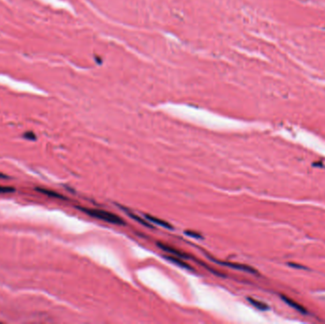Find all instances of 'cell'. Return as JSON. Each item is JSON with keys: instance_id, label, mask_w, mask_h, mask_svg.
<instances>
[{"instance_id": "12", "label": "cell", "mask_w": 325, "mask_h": 324, "mask_svg": "<svg viewBox=\"0 0 325 324\" xmlns=\"http://www.w3.org/2000/svg\"><path fill=\"white\" fill-rule=\"evenodd\" d=\"M289 265L290 266H292V267H297V268H304L303 266H301V265H297V264H292V263H289Z\"/></svg>"}, {"instance_id": "8", "label": "cell", "mask_w": 325, "mask_h": 324, "mask_svg": "<svg viewBox=\"0 0 325 324\" xmlns=\"http://www.w3.org/2000/svg\"><path fill=\"white\" fill-rule=\"evenodd\" d=\"M247 300H248V301H249L254 307H256V308L258 309V310L265 311V310L268 309V305L265 304V303H264V302H262V301H258V300H254V299H252V298H248Z\"/></svg>"}, {"instance_id": "11", "label": "cell", "mask_w": 325, "mask_h": 324, "mask_svg": "<svg viewBox=\"0 0 325 324\" xmlns=\"http://www.w3.org/2000/svg\"><path fill=\"white\" fill-rule=\"evenodd\" d=\"M24 137L28 140H32V141H35L36 140V136L35 135L34 132H31V131H28L24 134Z\"/></svg>"}, {"instance_id": "4", "label": "cell", "mask_w": 325, "mask_h": 324, "mask_svg": "<svg viewBox=\"0 0 325 324\" xmlns=\"http://www.w3.org/2000/svg\"><path fill=\"white\" fill-rule=\"evenodd\" d=\"M157 245H158L161 249H162V250H165V251L168 252L170 255H175V256L178 257V258H184V257H186L184 253L180 252L179 250H176V249H174V248H172V247H170V246H168V245H166V244H164V243L158 242Z\"/></svg>"}, {"instance_id": "13", "label": "cell", "mask_w": 325, "mask_h": 324, "mask_svg": "<svg viewBox=\"0 0 325 324\" xmlns=\"http://www.w3.org/2000/svg\"><path fill=\"white\" fill-rule=\"evenodd\" d=\"M0 178H8V176H7V175H5V174L0 173Z\"/></svg>"}, {"instance_id": "2", "label": "cell", "mask_w": 325, "mask_h": 324, "mask_svg": "<svg viewBox=\"0 0 325 324\" xmlns=\"http://www.w3.org/2000/svg\"><path fill=\"white\" fill-rule=\"evenodd\" d=\"M212 261L215 262V263H218L221 265H224V266L230 267V268H233V269H237V270H241V271H244V272H248V273H252V274H256L257 273V271L253 267L245 265V264L235 263H224V262H220L218 260H215V258H212Z\"/></svg>"}, {"instance_id": "10", "label": "cell", "mask_w": 325, "mask_h": 324, "mask_svg": "<svg viewBox=\"0 0 325 324\" xmlns=\"http://www.w3.org/2000/svg\"><path fill=\"white\" fill-rule=\"evenodd\" d=\"M15 189L12 186H3L0 185V194H4V193H12L14 192Z\"/></svg>"}, {"instance_id": "7", "label": "cell", "mask_w": 325, "mask_h": 324, "mask_svg": "<svg viewBox=\"0 0 325 324\" xmlns=\"http://www.w3.org/2000/svg\"><path fill=\"white\" fill-rule=\"evenodd\" d=\"M37 191L45 194V195L49 196V197H53V198H58V199H64L63 196H61L59 193L55 192V191H52V190H50V189H46V188H40V187H37L36 188Z\"/></svg>"}, {"instance_id": "3", "label": "cell", "mask_w": 325, "mask_h": 324, "mask_svg": "<svg viewBox=\"0 0 325 324\" xmlns=\"http://www.w3.org/2000/svg\"><path fill=\"white\" fill-rule=\"evenodd\" d=\"M281 299H282L283 301H285L289 306L293 307V308L296 309L297 311H299V312H301V313H302V314H306V313H307V310H306L302 305H301L300 303H298L297 301H295V300H291L290 298H287V297H285V296H281Z\"/></svg>"}, {"instance_id": "1", "label": "cell", "mask_w": 325, "mask_h": 324, "mask_svg": "<svg viewBox=\"0 0 325 324\" xmlns=\"http://www.w3.org/2000/svg\"><path fill=\"white\" fill-rule=\"evenodd\" d=\"M78 208L81 211L85 212L86 214H88L93 218L99 219V220H105V221H108L110 223H114V224H125V223L122 218H120L119 216H117L111 212H108V211L100 210V209L85 208V207H78Z\"/></svg>"}, {"instance_id": "6", "label": "cell", "mask_w": 325, "mask_h": 324, "mask_svg": "<svg viewBox=\"0 0 325 324\" xmlns=\"http://www.w3.org/2000/svg\"><path fill=\"white\" fill-rule=\"evenodd\" d=\"M146 218L147 220H149L151 222H154V223H156L158 225H161V226H164V227L168 228V229H172V226L169 223H168L167 221H165V220H160L158 218H155V217H152V216H149V215H146Z\"/></svg>"}, {"instance_id": "5", "label": "cell", "mask_w": 325, "mask_h": 324, "mask_svg": "<svg viewBox=\"0 0 325 324\" xmlns=\"http://www.w3.org/2000/svg\"><path fill=\"white\" fill-rule=\"evenodd\" d=\"M165 258H167V260L168 261H171L172 263H174L175 264L181 266V267H184V268H187V269H192L187 263H185L184 262L181 261L180 258H178V257L176 256H173V255H170V256H165Z\"/></svg>"}, {"instance_id": "9", "label": "cell", "mask_w": 325, "mask_h": 324, "mask_svg": "<svg viewBox=\"0 0 325 324\" xmlns=\"http://www.w3.org/2000/svg\"><path fill=\"white\" fill-rule=\"evenodd\" d=\"M127 214H128L129 216H131V218H133L134 220H137L138 222H141V223H142L143 225H145V226H147V227H151V225H150V224H149L148 222L145 221V220H144L143 219H140V218H139L138 216L134 215L133 213H131V212H127Z\"/></svg>"}]
</instances>
